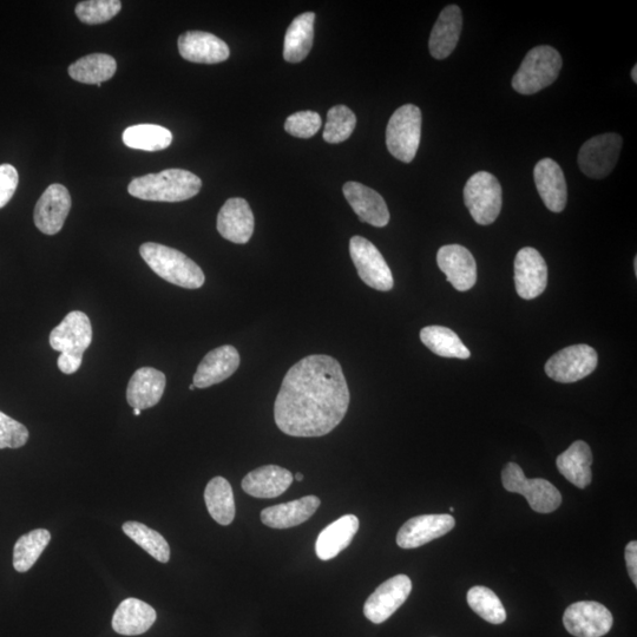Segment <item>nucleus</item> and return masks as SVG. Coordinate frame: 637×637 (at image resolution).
Here are the masks:
<instances>
[{
	"label": "nucleus",
	"mask_w": 637,
	"mask_h": 637,
	"mask_svg": "<svg viewBox=\"0 0 637 637\" xmlns=\"http://www.w3.org/2000/svg\"><path fill=\"white\" fill-rule=\"evenodd\" d=\"M348 390L343 367L325 354L308 356L287 372L274 405L278 428L292 437H323L343 422Z\"/></svg>",
	"instance_id": "1"
},
{
	"label": "nucleus",
	"mask_w": 637,
	"mask_h": 637,
	"mask_svg": "<svg viewBox=\"0 0 637 637\" xmlns=\"http://www.w3.org/2000/svg\"><path fill=\"white\" fill-rule=\"evenodd\" d=\"M199 176L185 169H167L159 174L136 177L130 182L128 192L144 201L182 202L200 193Z\"/></svg>",
	"instance_id": "2"
},
{
	"label": "nucleus",
	"mask_w": 637,
	"mask_h": 637,
	"mask_svg": "<svg viewBox=\"0 0 637 637\" xmlns=\"http://www.w3.org/2000/svg\"><path fill=\"white\" fill-rule=\"evenodd\" d=\"M140 254L151 271L170 284L187 290H197L205 285L206 277L201 267L177 249L147 242L140 247Z\"/></svg>",
	"instance_id": "3"
},
{
	"label": "nucleus",
	"mask_w": 637,
	"mask_h": 637,
	"mask_svg": "<svg viewBox=\"0 0 637 637\" xmlns=\"http://www.w3.org/2000/svg\"><path fill=\"white\" fill-rule=\"evenodd\" d=\"M52 350L61 353L58 369L64 374H74L82 365L83 354L93 343V327L87 314L74 311L50 333Z\"/></svg>",
	"instance_id": "4"
},
{
	"label": "nucleus",
	"mask_w": 637,
	"mask_h": 637,
	"mask_svg": "<svg viewBox=\"0 0 637 637\" xmlns=\"http://www.w3.org/2000/svg\"><path fill=\"white\" fill-rule=\"evenodd\" d=\"M563 61L556 49L541 45L530 50L520 69L512 78V88L521 95H534L553 84L562 69Z\"/></svg>",
	"instance_id": "5"
},
{
	"label": "nucleus",
	"mask_w": 637,
	"mask_h": 637,
	"mask_svg": "<svg viewBox=\"0 0 637 637\" xmlns=\"http://www.w3.org/2000/svg\"><path fill=\"white\" fill-rule=\"evenodd\" d=\"M422 111L406 104L397 109L386 128V146L392 156L404 163L415 160L422 139Z\"/></svg>",
	"instance_id": "6"
},
{
	"label": "nucleus",
	"mask_w": 637,
	"mask_h": 637,
	"mask_svg": "<svg viewBox=\"0 0 637 637\" xmlns=\"http://www.w3.org/2000/svg\"><path fill=\"white\" fill-rule=\"evenodd\" d=\"M502 482L505 490L524 496L530 508L540 514H550L562 504L561 492L555 485L542 478L525 477L521 466L516 463L505 465Z\"/></svg>",
	"instance_id": "7"
},
{
	"label": "nucleus",
	"mask_w": 637,
	"mask_h": 637,
	"mask_svg": "<svg viewBox=\"0 0 637 637\" xmlns=\"http://www.w3.org/2000/svg\"><path fill=\"white\" fill-rule=\"evenodd\" d=\"M464 202L478 225H491L502 210L501 183L496 176L487 172L472 175L464 188Z\"/></svg>",
	"instance_id": "8"
},
{
	"label": "nucleus",
	"mask_w": 637,
	"mask_h": 637,
	"mask_svg": "<svg viewBox=\"0 0 637 637\" xmlns=\"http://www.w3.org/2000/svg\"><path fill=\"white\" fill-rule=\"evenodd\" d=\"M599 357L589 345H574L563 348L545 364V373L557 383L579 382L596 370Z\"/></svg>",
	"instance_id": "9"
},
{
	"label": "nucleus",
	"mask_w": 637,
	"mask_h": 637,
	"mask_svg": "<svg viewBox=\"0 0 637 637\" xmlns=\"http://www.w3.org/2000/svg\"><path fill=\"white\" fill-rule=\"evenodd\" d=\"M350 254L361 280L380 292H389L394 285L393 275L382 253L369 240L353 236Z\"/></svg>",
	"instance_id": "10"
},
{
	"label": "nucleus",
	"mask_w": 637,
	"mask_h": 637,
	"mask_svg": "<svg viewBox=\"0 0 637 637\" xmlns=\"http://www.w3.org/2000/svg\"><path fill=\"white\" fill-rule=\"evenodd\" d=\"M622 137L609 133L593 137L583 144L579 166L590 179L601 180L613 172L622 149Z\"/></svg>",
	"instance_id": "11"
},
{
	"label": "nucleus",
	"mask_w": 637,
	"mask_h": 637,
	"mask_svg": "<svg viewBox=\"0 0 637 637\" xmlns=\"http://www.w3.org/2000/svg\"><path fill=\"white\" fill-rule=\"evenodd\" d=\"M613 623L609 609L593 601L573 603L563 616L567 632L576 637H602L610 632Z\"/></svg>",
	"instance_id": "12"
},
{
	"label": "nucleus",
	"mask_w": 637,
	"mask_h": 637,
	"mask_svg": "<svg viewBox=\"0 0 637 637\" xmlns=\"http://www.w3.org/2000/svg\"><path fill=\"white\" fill-rule=\"evenodd\" d=\"M412 591V582L406 575H397L387 580L374 591L364 606V615L380 625L403 606Z\"/></svg>",
	"instance_id": "13"
},
{
	"label": "nucleus",
	"mask_w": 637,
	"mask_h": 637,
	"mask_svg": "<svg viewBox=\"0 0 637 637\" xmlns=\"http://www.w3.org/2000/svg\"><path fill=\"white\" fill-rule=\"evenodd\" d=\"M515 285L517 294L524 300L540 297L547 288L548 266L535 248L525 247L517 253Z\"/></svg>",
	"instance_id": "14"
},
{
	"label": "nucleus",
	"mask_w": 637,
	"mask_h": 637,
	"mask_svg": "<svg viewBox=\"0 0 637 637\" xmlns=\"http://www.w3.org/2000/svg\"><path fill=\"white\" fill-rule=\"evenodd\" d=\"M71 209V196L67 187L51 185L38 200L34 220L43 234L56 235L62 231Z\"/></svg>",
	"instance_id": "15"
},
{
	"label": "nucleus",
	"mask_w": 637,
	"mask_h": 637,
	"mask_svg": "<svg viewBox=\"0 0 637 637\" xmlns=\"http://www.w3.org/2000/svg\"><path fill=\"white\" fill-rule=\"evenodd\" d=\"M437 264L446 279L459 292L471 290L477 282V264L469 249L448 245L439 249Z\"/></svg>",
	"instance_id": "16"
},
{
	"label": "nucleus",
	"mask_w": 637,
	"mask_h": 637,
	"mask_svg": "<svg viewBox=\"0 0 637 637\" xmlns=\"http://www.w3.org/2000/svg\"><path fill=\"white\" fill-rule=\"evenodd\" d=\"M456 521L451 515H423L411 518L397 535V544L403 549L423 547L437 538L449 534Z\"/></svg>",
	"instance_id": "17"
},
{
	"label": "nucleus",
	"mask_w": 637,
	"mask_h": 637,
	"mask_svg": "<svg viewBox=\"0 0 637 637\" xmlns=\"http://www.w3.org/2000/svg\"><path fill=\"white\" fill-rule=\"evenodd\" d=\"M216 227L223 239L247 244L254 233V215L248 202L241 197L229 199L220 210Z\"/></svg>",
	"instance_id": "18"
},
{
	"label": "nucleus",
	"mask_w": 637,
	"mask_h": 637,
	"mask_svg": "<svg viewBox=\"0 0 637 637\" xmlns=\"http://www.w3.org/2000/svg\"><path fill=\"white\" fill-rule=\"evenodd\" d=\"M343 190L347 202L350 203L361 222L379 228L389 225V208L383 196L376 190L358 182L345 183Z\"/></svg>",
	"instance_id": "19"
},
{
	"label": "nucleus",
	"mask_w": 637,
	"mask_h": 637,
	"mask_svg": "<svg viewBox=\"0 0 637 637\" xmlns=\"http://www.w3.org/2000/svg\"><path fill=\"white\" fill-rule=\"evenodd\" d=\"M177 45L182 58L192 63L218 64L227 61L231 55L228 45L209 32H185Z\"/></svg>",
	"instance_id": "20"
},
{
	"label": "nucleus",
	"mask_w": 637,
	"mask_h": 637,
	"mask_svg": "<svg viewBox=\"0 0 637 637\" xmlns=\"http://www.w3.org/2000/svg\"><path fill=\"white\" fill-rule=\"evenodd\" d=\"M239 366L240 354L234 346L225 345L215 348L197 367L193 384L196 389H207V387L220 384L232 377Z\"/></svg>",
	"instance_id": "21"
},
{
	"label": "nucleus",
	"mask_w": 637,
	"mask_h": 637,
	"mask_svg": "<svg viewBox=\"0 0 637 637\" xmlns=\"http://www.w3.org/2000/svg\"><path fill=\"white\" fill-rule=\"evenodd\" d=\"M534 177L538 194L550 212L561 213L567 206L568 187L560 164L543 159L536 164Z\"/></svg>",
	"instance_id": "22"
},
{
	"label": "nucleus",
	"mask_w": 637,
	"mask_h": 637,
	"mask_svg": "<svg viewBox=\"0 0 637 637\" xmlns=\"http://www.w3.org/2000/svg\"><path fill=\"white\" fill-rule=\"evenodd\" d=\"M166 385V374L153 367H142L133 374L128 384V404L141 411L150 409L160 403Z\"/></svg>",
	"instance_id": "23"
},
{
	"label": "nucleus",
	"mask_w": 637,
	"mask_h": 637,
	"mask_svg": "<svg viewBox=\"0 0 637 637\" xmlns=\"http://www.w3.org/2000/svg\"><path fill=\"white\" fill-rule=\"evenodd\" d=\"M463 29V16L457 5H449L439 15L433 26L429 48L436 59L449 57L456 49Z\"/></svg>",
	"instance_id": "24"
},
{
	"label": "nucleus",
	"mask_w": 637,
	"mask_h": 637,
	"mask_svg": "<svg viewBox=\"0 0 637 637\" xmlns=\"http://www.w3.org/2000/svg\"><path fill=\"white\" fill-rule=\"evenodd\" d=\"M293 476L278 465L261 466L255 469L242 481V489L255 498H277L291 487Z\"/></svg>",
	"instance_id": "25"
},
{
	"label": "nucleus",
	"mask_w": 637,
	"mask_h": 637,
	"mask_svg": "<svg viewBox=\"0 0 637 637\" xmlns=\"http://www.w3.org/2000/svg\"><path fill=\"white\" fill-rule=\"evenodd\" d=\"M320 507L317 496H306L293 502L274 505L261 512V522L272 529H290L310 520Z\"/></svg>",
	"instance_id": "26"
},
{
	"label": "nucleus",
	"mask_w": 637,
	"mask_h": 637,
	"mask_svg": "<svg viewBox=\"0 0 637 637\" xmlns=\"http://www.w3.org/2000/svg\"><path fill=\"white\" fill-rule=\"evenodd\" d=\"M359 530L357 516L346 515L327 525L315 543V553L321 561H330L337 557L353 541Z\"/></svg>",
	"instance_id": "27"
},
{
	"label": "nucleus",
	"mask_w": 637,
	"mask_h": 637,
	"mask_svg": "<svg viewBox=\"0 0 637 637\" xmlns=\"http://www.w3.org/2000/svg\"><path fill=\"white\" fill-rule=\"evenodd\" d=\"M156 619L155 609L148 603L137 599H127L116 609L113 628L120 635H141L153 627Z\"/></svg>",
	"instance_id": "28"
},
{
	"label": "nucleus",
	"mask_w": 637,
	"mask_h": 637,
	"mask_svg": "<svg viewBox=\"0 0 637 637\" xmlns=\"http://www.w3.org/2000/svg\"><path fill=\"white\" fill-rule=\"evenodd\" d=\"M591 464L593 453L590 446L583 441L571 444L570 448L556 459L560 474L579 489H586L593 479Z\"/></svg>",
	"instance_id": "29"
},
{
	"label": "nucleus",
	"mask_w": 637,
	"mask_h": 637,
	"mask_svg": "<svg viewBox=\"0 0 637 637\" xmlns=\"http://www.w3.org/2000/svg\"><path fill=\"white\" fill-rule=\"evenodd\" d=\"M315 13L306 12L294 19L287 29L284 44L286 62L300 63L310 54L314 39Z\"/></svg>",
	"instance_id": "30"
},
{
	"label": "nucleus",
	"mask_w": 637,
	"mask_h": 637,
	"mask_svg": "<svg viewBox=\"0 0 637 637\" xmlns=\"http://www.w3.org/2000/svg\"><path fill=\"white\" fill-rule=\"evenodd\" d=\"M117 69L114 57L105 54H93L78 59L69 67L72 80L84 84H102L113 78Z\"/></svg>",
	"instance_id": "31"
},
{
	"label": "nucleus",
	"mask_w": 637,
	"mask_h": 637,
	"mask_svg": "<svg viewBox=\"0 0 637 637\" xmlns=\"http://www.w3.org/2000/svg\"><path fill=\"white\" fill-rule=\"evenodd\" d=\"M420 340L430 351L443 358L469 359L471 353L457 333L443 326H428L420 331Z\"/></svg>",
	"instance_id": "32"
},
{
	"label": "nucleus",
	"mask_w": 637,
	"mask_h": 637,
	"mask_svg": "<svg viewBox=\"0 0 637 637\" xmlns=\"http://www.w3.org/2000/svg\"><path fill=\"white\" fill-rule=\"evenodd\" d=\"M205 502L209 515L221 525H229L235 518V501L232 485L223 477H215L205 490Z\"/></svg>",
	"instance_id": "33"
},
{
	"label": "nucleus",
	"mask_w": 637,
	"mask_h": 637,
	"mask_svg": "<svg viewBox=\"0 0 637 637\" xmlns=\"http://www.w3.org/2000/svg\"><path fill=\"white\" fill-rule=\"evenodd\" d=\"M50 541L51 534L47 529L32 530L29 534L19 537L13 548V567L18 573H26L34 567Z\"/></svg>",
	"instance_id": "34"
},
{
	"label": "nucleus",
	"mask_w": 637,
	"mask_h": 637,
	"mask_svg": "<svg viewBox=\"0 0 637 637\" xmlns=\"http://www.w3.org/2000/svg\"><path fill=\"white\" fill-rule=\"evenodd\" d=\"M123 142L131 149L159 151L173 142V134L167 128L155 124H139L124 130Z\"/></svg>",
	"instance_id": "35"
},
{
	"label": "nucleus",
	"mask_w": 637,
	"mask_h": 637,
	"mask_svg": "<svg viewBox=\"0 0 637 637\" xmlns=\"http://www.w3.org/2000/svg\"><path fill=\"white\" fill-rule=\"evenodd\" d=\"M123 531L130 540H133L150 556L161 563L170 560L169 544L161 534L139 522H127L123 524Z\"/></svg>",
	"instance_id": "36"
},
{
	"label": "nucleus",
	"mask_w": 637,
	"mask_h": 637,
	"mask_svg": "<svg viewBox=\"0 0 637 637\" xmlns=\"http://www.w3.org/2000/svg\"><path fill=\"white\" fill-rule=\"evenodd\" d=\"M466 600L477 615L492 625H501L507 620V612H505L503 603L494 591L487 587L471 588Z\"/></svg>",
	"instance_id": "37"
},
{
	"label": "nucleus",
	"mask_w": 637,
	"mask_h": 637,
	"mask_svg": "<svg viewBox=\"0 0 637 637\" xmlns=\"http://www.w3.org/2000/svg\"><path fill=\"white\" fill-rule=\"evenodd\" d=\"M357 126V117L345 105H336L327 114L324 140L336 144L350 139Z\"/></svg>",
	"instance_id": "38"
},
{
	"label": "nucleus",
	"mask_w": 637,
	"mask_h": 637,
	"mask_svg": "<svg viewBox=\"0 0 637 637\" xmlns=\"http://www.w3.org/2000/svg\"><path fill=\"white\" fill-rule=\"evenodd\" d=\"M122 9L120 0H88L76 6V16L84 24L96 25L109 22Z\"/></svg>",
	"instance_id": "39"
},
{
	"label": "nucleus",
	"mask_w": 637,
	"mask_h": 637,
	"mask_svg": "<svg viewBox=\"0 0 637 637\" xmlns=\"http://www.w3.org/2000/svg\"><path fill=\"white\" fill-rule=\"evenodd\" d=\"M29 441V430L0 411V450L19 449Z\"/></svg>",
	"instance_id": "40"
},
{
	"label": "nucleus",
	"mask_w": 637,
	"mask_h": 637,
	"mask_svg": "<svg viewBox=\"0 0 637 637\" xmlns=\"http://www.w3.org/2000/svg\"><path fill=\"white\" fill-rule=\"evenodd\" d=\"M321 128V117L315 111H299L287 118L285 130L299 139H311Z\"/></svg>",
	"instance_id": "41"
},
{
	"label": "nucleus",
	"mask_w": 637,
	"mask_h": 637,
	"mask_svg": "<svg viewBox=\"0 0 637 637\" xmlns=\"http://www.w3.org/2000/svg\"><path fill=\"white\" fill-rule=\"evenodd\" d=\"M19 182L17 169L11 164L0 166V209L4 208L15 195Z\"/></svg>",
	"instance_id": "42"
},
{
	"label": "nucleus",
	"mask_w": 637,
	"mask_h": 637,
	"mask_svg": "<svg viewBox=\"0 0 637 637\" xmlns=\"http://www.w3.org/2000/svg\"><path fill=\"white\" fill-rule=\"evenodd\" d=\"M627 570L635 587H637V542L632 541L626 547Z\"/></svg>",
	"instance_id": "43"
},
{
	"label": "nucleus",
	"mask_w": 637,
	"mask_h": 637,
	"mask_svg": "<svg viewBox=\"0 0 637 637\" xmlns=\"http://www.w3.org/2000/svg\"><path fill=\"white\" fill-rule=\"evenodd\" d=\"M632 78L634 83H637V65H635L634 69L632 70Z\"/></svg>",
	"instance_id": "44"
},
{
	"label": "nucleus",
	"mask_w": 637,
	"mask_h": 637,
	"mask_svg": "<svg viewBox=\"0 0 637 637\" xmlns=\"http://www.w3.org/2000/svg\"><path fill=\"white\" fill-rule=\"evenodd\" d=\"M295 479H297V481H298V482H301V481H302V479H304V475H302V474H297V475H295Z\"/></svg>",
	"instance_id": "45"
},
{
	"label": "nucleus",
	"mask_w": 637,
	"mask_h": 637,
	"mask_svg": "<svg viewBox=\"0 0 637 637\" xmlns=\"http://www.w3.org/2000/svg\"><path fill=\"white\" fill-rule=\"evenodd\" d=\"M141 413H142V411H141V410H139V409H134V415H135L136 417L141 416Z\"/></svg>",
	"instance_id": "46"
},
{
	"label": "nucleus",
	"mask_w": 637,
	"mask_h": 637,
	"mask_svg": "<svg viewBox=\"0 0 637 637\" xmlns=\"http://www.w3.org/2000/svg\"><path fill=\"white\" fill-rule=\"evenodd\" d=\"M195 389H196V387H195V385H194V384H192V385H190V386H189V390H190V391H194Z\"/></svg>",
	"instance_id": "47"
}]
</instances>
